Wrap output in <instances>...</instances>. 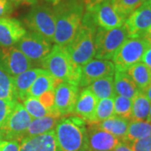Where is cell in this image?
Wrapping results in <instances>:
<instances>
[{
	"instance_id": "60d3db41",
	"label": "cell",
	"mask_w": 151,
	"mask_h": 151,
	"mask_svg": "<svg viewBox=\"0 0 151 151\" xmlns=\"http://www.w3.org/2000/svg\"><path fill=\"white\" fill-rule=\"evenodd\" d=\"M81 1L84 4L86 10H89V9H91L92 8H93L95 5H97V4H99L103 0H81Z\"/></svg>"
},
{
	"instance_id": "f6af8a7d",
	"label": "cell",
	"mask_w": 151,
	"mask_h": 151,
	"mask_svg": "<svg viewBox=\"0 0 151 151\" xmlns=\"http://www.w3.org/2000/svg\"><path fill=\"white\" fill-rule=\"evenodd\" d=\"M149 119L151 120V103H150V116H149Z\"/></svg>"
},
{
	"instance_id": "ba28073f",
	"label": "cell",
	"mask_w": 151,
	"mask_h": 151,
	"mask_svg": "<svg viewBox=\"0 0 151 151\" xmlns=\"http://www.w3.org/2000/svg\"><path fill=\"white\" fill-rule=\"evenodd\" d=\"M32 119V117L28 113L23 104L17 102L4 124L0 128L3 139L21 140Z\"/></svg>"
},
{
	"instance_id": "277c9868",
	"label": "cell",
	"mask_w": 151,
	"mask_h": 151,
	"mask_svg": "<svg viewBox=\"0 0 151 151\" xmlns=\"http://www.w3.org/2000/svg\"><path fill=\"white\" fill-rule=\"evenodd\" d=\"M55 134L59 151L87 150V127L81 118L70 116L60 119Z\"/></svg>"
},
{
	"instance_id": "9c48e42d",
	"label": "cell",
	"mask_w": 151,
	"mask_h": 151,
	"mask_svg": "<svg viewBox=\"0 0 151 151\" xmlns=\"http://www.w3.org/2000/svg\"><path fill=\"white\" fill-rule=\"evenodd\" d=\"M52 42L37 33H26L15 45L33 64L40 65L52 48Z\"/></svg>"
},
{
	"instance_id": "cb8c5ba5",
	"label": "cell",
	"mask_w": 151,
	"mask_h": 151,
	"mask_svg": "<svg viewBox=\"0 0 151 151\" xmlns=\"http://www.w3.org/2000/svg\"><path fill=\"white\" fill-rule=\"evenodd\" d=\"M126 72L141 92H143L150 84L151 70L142 61L132 65L126 70Z\"/></svg>"
},
{
	"instance_id": "30bf717a",
	"label": "cell",
	"mask_w": 151,
	"mask_h": 151,
	"mask_svg": "<svg viewBox=\"0 0 151 151\" xmlns=\"http://www.w3.org/2000/svg\"><path fill=\"white\" fill-rule=\"evenodd\" d=\"M86 12L91 13L97 27L111 29L124 24L126 19L117 9L114 0H103Z\"/></svg>"
},
{
	"instance_id": "f35d334b",
	"label": "cell",
	"mask_w": 151,
	"mask_h": 151,
	"mask_svg": "<svg viewBox=\"0 0 151 151\" xmlns=\"http://www.w3.org/2000/svg\"><path fill=\"white\" fill-rule=\"evenodd\" d=\"M12 4L19 5H35L37 4V0H9Z\"/></svg>"
},
{
	"instance_id": "8992f818",
	"label": "cell",
	"mask_w": 151,
	"mask_h": 151,
	"mask_svg": "<svg viewBox=\"0 0 151 151\" xmlns=\"http://www.w3.org/2000/svg\"><path fill=\"white\" fill-rule=\"evenodd\" d=\"M129 38L124 24L111 29L98 27L95 36L94 57L97 59L112 60L118 49Z\"/></svg>"
},
{
	"instance_id": "7402d4cb",
	"label": "cell",
	"mask_w": 151,
	"mask_h": 151,
	"mask_svg": "<svg viewBox=\"0 0 151 151\" xmlns=\"http://www.w3.org/2000/svg\"><path fill=\"white\" fill-rule=\"evenodd\" d=\"M129 124V120L113 115L97 124L101 129L110 133L120 141H123L127 133Z\"/></svg>"
},
{
	"instance_id": "f1b7e54d",
	"label": "cell",
	"mask_w": 151,
	"mask_h": 151,
	"mask_svg": "<svg viewBox=\"0 0 151 151\" xmlns=\"http://www.w3.org/2000/svg\"><path fill=\"white\" fill-rule=\"evenodd\" d=\"M114 115L113 97L100 99L97 101L94 124H98Z\"/></svg>"
},
{
	"instance_id": "9a60e30c",
	"label": "cell",
	"mask_w": 151,
	"mask_h": 151,
	"mask_svg": "<svg viewBox=\"0 0 151 151\" xmlns=\"http://www.w3.org/2000/svg\"><path fill=\"white\" fill-rule=\"evenodd\" d=\"M120 142L118 138L101 129L97 124L87 128V150L113 151Z\"/></svg>"
},
{
	"instance_id": "ac0fdd59",
	"label": "cell",
	"mask_w": 151,
	"mask_h": 151,
	"mask_svg": "<svg viewBox=\"0 0 151 151\" xmlns=\"http://www.w3.org/2000/svg\"><path fill=\"white\" fill-rule=\"evenodd\" d=\"M97 101L98 99L88 87H85L78 95L73 113L87 124H94Z\"/></svg>"
},
{
	"instance_id": "83f0119b",
	"label": "cell",
	"mask_w": 151,
	"mask_h": 151,
	"mask_svg": "<svg viewBox=\"0 0 151 151\" xmlns=\"http://www.w3.org/2000/svg\"><path fill=\"white\" fill-rule=\"evenodd\" d=\"M0 99L8 100V101H18L14 84V77L1 68H0Z\"/></svg>"
},
{
	"instance_id": "4316f807",
	"label": "cell",
	"mask_w": 151,
	"mask_h": 151,
	"mask_svg": "<svg viewBox=\"0 0 151 151\" xmlns=\"http://www.w3.org/2000/svg\"><path fill=\"white\" fill-rule=\"evenodd\" d=\"M55 89L54 77L45 70L38 76L37 78L33 82L32 86L29 89L28 97H38L46 91ZM27 97V98H28Z\"/></svg>"
},
{
	"instance_id": "6da1fadb",
	"label": "cell",
	"mask_w": 151,
	"mask_h": 151,
	"mask_svg": "<svg viewBox=\"0 0 151 151\" xmlns=\"http://www.w3.org/2000/svg\"><path fill=\"white\" fill-rule=\"evenodd\" d=\"M55 19L54 42L65 46L74 38L81 26L84 14L81 0H62L53 9Z\"/></svg>"
},
{
	"instance_id": "ab89813d",
	"label": "cell",
	"mask_w": 151,
	"mask_h": 151,
	"mask_svg": "<svg viewBox=\"0 0 151 151\" xmlns=\"http://www.w3.org/2000/svg\"><path fill=\"white\" fill-rule=\"evenodd\" d=\"M113 151H133V150L128 144L124 143L123 141H120L119 145L114 148Z\"/></svg>"
},
{
	"instance_id": "2e32d148",
	"label": "cell",
	"mask_w": 151,
	"mask_h": 151,
	"mask_svg": "<svg viewBox=\"0 0 151 151\" xmlns=\"http://www.w3.org/2000/svg\"><path fill=\"white\" fill-rule=\"evenodd\" d=\"M26 33L20 21L7 17L0 18V46L15 45Z\"/></svg>"
},
{
	"instance_id": "e0dca14e",
	"label": "cell",
	"mask_w": 151,
	"mask_h": 151,
	"mask_svg": "<svg viewBox=\"0 0 151 151\" xmlns=\"http://www.w3.org/2000/svg\"><path fill=\"white\" fill-rule=\"evenodd\" d=\"M19 151H59L55 129L43 134L23 138Z\"/></svg>"
},
{
	"instance_id": "836d02e7",
	"label": "cell",
	"mask_w": 151,
	"mask_h": 151,
	"mask_svg": "<svg viewBox=\"0 0 151 151\" xmlns=\"http://www.w3.org/2000/svg\"><path fill=\"white\" fill-rule=\"evenodd\" d=\"M18 101H8L0 99V128L4 124L9 113L15 107Z\"/></svg>"
},
{
	"instance_id": "5bb4252c",
	"label": "cell",
	"mask_w": 151,
	"mask_h": 151,
	"mask_svg": "<svg viewBox=\"0 0 151 151\" xmlns=\"http://www.w3.org/2000/svg\"><path fill=\"white\" fill-rule=\"evenodd\" d=\"M129 36L143 37L151 28V4L145 1L124 22Z\"/></svg>"
},
{
	"instance_id": "8d00e7d4",
	"label": "cell",
	"mask_w": 151,
	"mask_h": 151,
	"mask_svg": "<svg viewBox=\"0 0 151 151\" xmlns=\"http://www.w3.org/2000/svg\"><path fill=\"white\" fill-rule=\"evenodd\" d=\"M13 10V4L9 0H0V18L10 15Z\"/></svg>"
},
{
	"instance_id": "f546056e",
	"label": "cell",
	"mask_w": 151,
	"mask_h": 151,
	"mask_svg": "<svg viewBox=\"0 0 151 151\" xmlns=\"http://www.w3.org/2000/svg\"><path fill=\"white\" fill-rule=\"evenodd\" d=\"M132 98L115 95L113 97L114 115L131 120L132 118Z\"/></svg>"
},
{
	"instance_id": "bcb514c9",
	"label": "cell",
	"mask_w": 151,
	"mask_h": 151,
	"mask_svg": "<svg viewBox=\"0 0 151 151\" xmlns=\"http://www.w3.org/2000/svg\"><path fill=\"white\" fill-rule=\"evenodd\" d=\"M3 139V134H2V132H1V130H0V141Z\"/></svg>"
},
{
	"instance_id": "ffe728a7",
	"label": "cell",
	"mask_w": 151,
	"mask_h": 151,
	"mask_svg": "<svg viewBox=\"0 0 151 151\" xmlns=\"http://www.w3.org/2000/svg\"><path fill=\"white\" fill-rule=\"evenodd\" d=\"M113 84L115 94L119 96L133 98L139 92V89L126 71L115 70L113 75Z\"/></svg>"
},
{
	"instance_id": "52a82bcc",
	"label": "cell",
	"mask_w": 151,
	"mask_h": 151,
	"mask_svg": "<svg viewBox=\"0 0 151 151\" xmlns=\"http://www.w3.org/2000/svg\"><path fill=\"white\" fill-rule=\"evenodd\" d=\"M24 23L31 32L37 33L50 42H54L55 19L53 9L35 4L24 18Z\"/></svg>"
},
{
	"instance_id": "5b68a950",
	"label": "cell",
	"mask_w": 151,
	"mask_h": 151,
	"mask_svg": "<svg viewBox=\"0 0 151 151\" xmlns=\"http://www.w3.org/2000/svg\"><path fill=\"white\" fill-rule=\"evenodd\" d=\"M150 42L145 37H130L124 41L113 55L115 70L126 71L129 67L141 61Z\"/></svg>"
},
{
	"instance_id": "4fadbf2b",
	"label": "cell",
	"mask_w": 151,
	"mask_h": 151,
	"mask_svg": "<svg viewBox=\"0 0 151 151\" xmlns=\"http://www.w3.org/2000/svg\"><path fill=\"white\" fill-rule=\"evenodd\" d=\"M115 66L110 60L92 59L81 67V76L78 86L86 87L102 77L113 76Z\"/></svg>"
},
{
	"instance_id": "484cf974",
	"label": "cell",
	"mask_w": 151,
	"mask_h": 151,
	"mask_svg": "<svg viewBox=\"0 0 151 151\" xmlns=\"http://www.w3.org/2000/svg\"><path fill=\"white\" fill-rule=\"evenodd\" d=\"M132 118L131 120L147 121L150 120V108L151 102L142 92H138L132 98Z\"/></svg>"
},
{
	"instance_id": "603a6c76",
	"label": "cell",
	"mask_w": 151,
	"mask_h": 151,
	"mask_svg": "<svg viewBox=\"0 0 151 151\" xmlns=\"http://www.w3.org/2000/svg\"><path fill=\"white\" fill-rule=\"evenodd\" d=\"M151 134V120L135 121L130 120L128 130L123 142L129 145L133 141L140 139Z\"/></svg>"
},
{
	"instance_id": "7a4b0ae2",
	"label": "cell",
	"mask_w": 151,
	"mask_h": 151,
	"mask_svg": "<svg viewBox=\"0 0 151 151\" xmlns=\"http://www.w3.org/2000/svg\"><path fill=\"white\" fill-rule=\"evenodd\" d=\"M97 29V24L93 20L91 13L86 11L78 31L70 43L64 46L71 60L81 67L94 57Z\"/></svg>"
},
{
	"instance_id": "e575fe53",
	"label": "cell",
	"mask_w": 151,
	"mask_h": 151,
	"mask_svg": "<svg viewBox=\"0 0 151 151\" xmlns=\"http://www.w3.org/2000/svg\"><path fill=\"white\" fill-rule=\"evenodd\" d=\"M129 145L133 151H151V134L140 139L133 141Z\"/></svg>"
},
{
	"instance_id": "74e56055",
	"label": "cell",
	"mask_w": 151,
	"mask_h": 151,
	"mask_svg": "<svg viewBox=\"0 0 151 151\" xmlns=\"http://www.w3.org/2000/svg\"><path fill=\"white\" fill-rule=\"evenodd\" d=\"M141 61L145 64V65L151 70V45L149 46V48L146 50L145 53L144 54Z\"/></svg>"
},
{
	"instance_id": "44dd1931",
	"label": "cell",
	"mask_w": 151,
	"mask_h": 151,
	"mask_svg": "<svg viewBox=\"0 0 151 151\" xmlns=\"http://www.w3.org/2000/svg\"><path fill=\"white\" fill-rule=\"evenodd\" d=\"M60 119V118L59 117H55L51 115L33 119L24 134V138L43 134L51 130H54Z\"/></svg>"
},
{
	"instance_id": "4dcf8cb0",
	"label": "cell",
	"mask_w": 151,
	"mask_h": 151,
	"mask_svg": "<svg viewBox=\"0 0 151 151\" xmlns=\"http://www.w3.org/2000/svg\"><path fill=\"white\" fill-rule=\"evenodd\" d=\"M23 106L26 109L28 113L32 117V119L42 118L45 116L52 115L48 109L44 107L36 97H28L23 101Z\"/></svg>"
},
{
	"instance_id": "d590c367",
	"label": "cell",
	"mask_w": 151,
	"mask_h": 151,
	"mask_svg": "<svg viewBox=\"0 0 151 151\" xmlns=\"http://www.w3.org/2000/svg\"><path fill=\"white\" fill-rule=\"evenodd\" d=\"M0 151H19V141L2 139L0 141Z\"/></svg>"
},
{
	"instance_id": "d6986e66",
	"label": "cell",
	"mask_w": 151,
	"mask_h": 151,
	"mask_svg": "<svg viewBox=\"0 0 151 151\" xmlns=\"http://www.w3.org/2000/svg\"><path fill=\"white\" fill-rule=\"evenodd\" d=\"M43 70L42 68H30L19 75L14 76V84L19 102L24 101L27 98L29 89Z\"/></svg>"
},
{
	"instance_id": "3957f363",
	"label": "cell",
	"mask_w": 151,
	"mask_h": 151,
	"mask_svg": "<svg viewBox=\"0 0 151 151\" xmlns=\"http://www.w3.org/2000/svg\"><path fill=\"white\" fill-rule=\"evenodd\" d=\"M40 65L54 77L55 88L62 81L78 85L81 76V66L71 60L64 46L59 45L52 46Z\"/></svg>"
},
{
	"instance_id": "7c38bea8",
	"label": "cell",
	"mask_w": 151,
	"mask_h": 151,
	"mask_svg": "<svg viewBox=\"0 0 151 151\" xmlns=\"http://www.w3.org/2000/svg\"><path fill=\"white\" fill-rule=\"evenodd\" d=\"M79 95V86L76 84L62 81L55 88V109L60 117L73 113Z\"/></svg>"
},
{
	"instance_id": "d6a6232c",
	"label": "cell",
	"mask_w": 151,
	"mask_h": 151,
	"mask_svg": "<svg viewBox=\"0 0 151 151\" xmlns=\"http://www.w3.org/2000/svg\"><path fill=\"white\" fill-rule=\"evenodd\" d=\"M38 99L45 108L52 113L53 116L60 118L55 109V89H51L44 92L43 94H41L38 97Z\"/></svg>"
},
{
	"instance_id": "7dc6e473",
	"label": "cell",
	"mask_w": 151,
	"mask_h": 151,
	"mask_svg": "<svg viewBox=\"0 0 151 151\" xmlns=\"http://www.w3.org/2000/svg\"><path fill=\"white\" fill-rule=\"evenodd\" d=\"M145 1H147V2H148L149 4H151V0H145Z\"/></svg>"
},
{
	"instance_id": "1f68e13d",
	"label": "cell",
	"mask_w": 151,
	"mask_h": 151,
	"mask_svg": "<svg viewBox=\"0 0 151 151\" xmlns=\"http://www.w3.org/2000/svg\"><path fill=\"white\" fill-rule=\"evenodd\" d=\"M145 1V0H114L117 9L125 19L129 16Z\"/></svg>"
},
{
	"instance_id": "8fae6325",
	"label": "cell",
	"mask_w": 151,
	"mask_h": 151,
	"mask_svg": "<svg viewBox=\"0 0 151 151\" xmlns=\"http://www.w3.org/2000/svg\"><path fill=\"white\" fill-rule=\"evenodd\" d=\"M33 62L27 58L16 45L9 47L0 46V68L11 76H16L22 72L33 68Z\"/></svg>"
},
{
	"instance_id": "ee69618b",
	"label": "cell",
	"mask_w": 151,
	"mask_h": 151,
	"mask_svg": "<svg viewBox=\"0 0 151 151\" xmlns=\"http://www.w3.org/2000/svg\"><path fill=\"white\" fill-rule=\"evenodd\" d=\"M45 1H46V2H49V3H50V4H59L60 2H61L62 0H45Z\"/></svg>"
},
{
	"instance_id": "d4e9b609",
	"label": "cell",
	"mask_w": 151,
	"mask_h": 151,
	"mask_svg": "<svg viewBox=\"0 0 151 151\" xmlns=\"http://www.w3.org/2000/svg\"><path fill=\"white\" fill-rule=\"evenodd\" d=\"M88 89L94 94L98 100L114 97V84H113V76H108L102 77L92 82L88 86Z\"/></svg>"
},
{
	"instance_id": "7bdbcfd3",
	"label": "cell",
	"mask_w": 151,
	"mask_h": 151,
	"mask_svg": "<svg viewBox=\"0 0 151 151\" xmlns=\"http://www.w3.org/2000/svg\"><path fill=\"white\" fill-rule=\"evenodd\" d=\"M143 37H145V39H147L151 44V28L150 29H149L148 30H147V32L145 34V35L143 36Z\"/></svg>"
},
{
	"instance_id": "b9f144b4",
	"label": "cell",
	"mask_w": 151,
	"mask_h": 151,
	"mask_svg": "<svg viewBox=\"0 0 151 151\" xmlns=\"http://www.w3.org/2000/svg\"><path fill=\"white\" fill-rule=\"evenodd\" d=\"M142 92L145 95L146 97H147V98H148V99H149V100L151 102V82H150V84L147 86L145 89V90H144Z\"/></svg>"
}]
</instances>
